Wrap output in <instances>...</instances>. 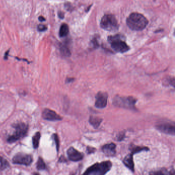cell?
<instances>
[{"label": "cell", "mask_w": 175, "mask_h": 175, "mask_svg": "<svg viewBox=\"0 0 175 175\" xmlns=\"http://www.w3.org/2000/svg\"><path fill=\"white\" fill-rule=\"evenodd\" d=\"M147 19L140 13H132L126 20V23L130 29L135 31L144 29L148 24Z\"/></svg>", "instance_id": "cell-1"}, {"label": "cell", "mask_w": 175, "mask_h": 175, "mask_svg": "<svg viewBox=\"0 0 175 175\" xmlns=\"http://www.w3.org/2000/svg\"><path fill=\"white\" fill-rule=\"evenodd\" d=\"M112 164L109 161L96 163L88 168L82 175H105L111 169Z\"/></svg>", "instance_id": "cell-2"}, {"label": "cell", "mask_w": 175, "mask_h": 175, "mask_svg": "<svg viewBox=\"0 0 175 175\" xmlns=\"http://www.w3.org/2000/svg\"><path fill=\"white\" fill-rule=\"evenodd\" d=\"M108 41L110 43L111 47L114 51L119 53H124L129 50V46L122 40L121 35L117 34L110 36Z\"/></svg>", "instance_id": "cell-3"}, {"label": "cell", "mask_w": 175, "mask_h": 175, "mask_svg": "<svg viewBox=\"0 0 175 175\" xmlns=\"http://www.w3.org/2000/svg\"><path fill=\"white\" fill-rule=\"evenodd\" d=\"M137 99L132 96L122 97L116 96L113 99V104L118 107L135 110Z\"/></svg>", "instance_id": "cell-4"}, {"label": "cell", "mask_w": 175, "mask_h": 175, "mask_svg": "<svg viewBox=\"0 0 175 175\" xmlns=\"http://www.w3.org/2000/svg\"><path fill=\"white\" fill-rule=\"evenodd\" d=\"M101 28L106 31H117L119 25L114 15H105L103 16L100 22Z\"/></svg>", "instance_id": "cell-5"}, {"label": "cell", "mask_w": 175, "mask_h": 175, "mask_svg": "<svg viewBox=\"0 0 175 175\" xmlns=\"http://www.w3.org/2000/svg\"><path fill=\"white\" fill-rule=\"evenodd\" d=\"M15 129V132L12 135L9 136L7 139L8 142L10 143L15 142L21 138L25 136L28 129V126L27 125L20 122L14 125Z\"/></svg>", "instance_id": "cell-6"}, {"label": "cell", "mask_w": 175, "mask_h": 175, "mask_svg": "<svg viewBox=\"0 0 175 175\" xmlns=\"http://www.w3.org/2000/svg\"><path fill=\"white\" fill-rule=\"evenodd\" d=\"M33 157L30 155L24 153H18L12 158V162L16 164L29 166L33 162Z\"/></svg>", "instance_id": "cell-7"}, {"label": "cell", "mask_w": 175, "mask_h": 175, "mask_svg": "<svg viewBox=\"0 0 175 175\" xmlns=\"http://www.w3.org/2000/svg\"><path fill=\"white\" fill-rule=\"evenodd\" d=\"M156 128L159 131L165 134L175 135V127L174 124H172L169 122H163L159 124L156 126Z\"/></svg>", "instance_id": "cell-8"}, {"label": "cell", "mask_w": 175, "mask_h": 175, "mask_svg": "<svg viewBox=\"0 0 175 175\" xmlns=\"http://www.w3.org/2000/svg\"><path fill=\"white\" fill-rule=\"evenodd\" d=\"M108 95L106 92H99L96 96L95 107L99 109H103L107 105Z\"/></svg>", "instance_id": "cell-9"}, {"label": "cell", "mask_w": 175, "mask_h": 175, "mask_svg": "<svg viewBox=\"0 0 175 175\" xmlns=\"http://www.w3.org/2000/svg\"><path fill=\"white\" fill-rule=\"evenodd\" d=\"M42 117L45 120L49 121H59L62 119L56 112L49 109H45L43 111Z\"/></svg>", "instance_id": "cell-10"}, {"label": "cell", "mask_w": 175, "mask_h": 175, "mask_svg": "<svg viewBox=\"0 0 175 175\" xmlns=\"http://www.w3.org/2000/svg\"><path fill=\"white\" fill-rule=\"evenodd\" d=\"M67 155L70 160L73 161H79L83 159V154L74 147H70L67 151Z\"/></svg>", "instance_id": "cell-11"}, {"label": "cell", "mask_w": 175, "mask_h": 175, "mask_svg": "<svg viewBox=\"0 0 175 175\" xmlns=\"http://www.w3.org/2000/svg\"><path fill=\"white\" fill-rule=\"evenodd\" d=\"M116 144L113 143L106 144L103 147V152L107 156H114L116 154Z\"/></svg>", "instance_id": "cell-12"}, {"label": "cell", "mask_w": 175, "mask_h": 175, "mask_svg": "<svg viewBox=\"0 0 175 175\" xmlns=\"http://www.w3.org/2000/svg\"><path fill=\"white\" fill-rule=\"evenodd\" d=\"M133 154L128 155L123 160V164L132 172H134V162L133 160Z\"/></svg>", "instance_id": "cell-13"}, {"label": "cell", "mask_w": 175, "mask_h": 175, "mask_svg": "<svg viewBox=\"0 0 175 175\" xmlns=\"http://www.w3.org/2000/svg\"><path fill=\"white\" fill-rule=\"evenodd\" d=\"M102 119L96 117L91 116L89 118V123L95 128V129L98 128L102 122Z\"/></svg>", "instance_id": "cell-14"}, {"label": "cell", "mask_w": 175, "mask_h": 175, "mask_svg": "<svg viewBox=\"0 0 175 175\" xmlns=\"http://www.w3.org/2000/svg\"><path fill=\"white\" fill-rule=\"evenodd\" d=\"M68 33H69V28L68 25L66 24H63L60 29V37H66L67 36Z\"/></svg>", "instance_id": "cell-15"}, {"label": "cell", "mask_w": 175, "mask_h": 175, "mask_svg": "<svg viewBox=\"0 0 175 175\" xmlns=\"http://www.w3.org/2000/svg\"><path fill=\"white\" fill-rule=\"evenodd\" d=\"M41 138V134L40 132L36 133L33 137V144L34 149H37L39 147V143Z\"/></svg>", "instance_id": "cell-16"}, {"label": "cell", "mask_w": 175, "mask_h": 175, "mask_svg": "<svg viewBox=\"0 0 175 175\" xmlns=\"http://www.w3.org/2000/svg\"><path fill=\"white\" fill-rule=\"evenodd\" d=\"M60 52H61V55H62L63 56H65V57H69L71 55L70 49L67 46H66L65 45L62 44L60 46Z\"/></svg>", "instance_id": "cell-17"}, {"label": "cell", "mask_w": 175, "mask_h": 175, "mask_svg": "<svg viewBox=\"0 0 175 175\" xmlns=\"http://www.w3.org/2000/svg\"><path fill=\"white\" fill-rule=\"evenodd\" d=\"M168 174L167 169L163 168L156 171H152L150 173V175H168Z\"/></svg>", "instance_id": "cell-18"}, {"label": "cell", "mask_w": 175, "mask_h": 175, "mask_svg": "<svg viewBox=\"0 0 175 175\" xmlns=\"http://www.w3.org/2000/svg\"><path fill=\"white\" fill-rule=\"evenodd\" d=\"M37 168L38 170H44L46 168L45 163L42 158H39L38 160Z\"/></svg>", "instance_id": "cell-19"}, {"label": "cell", "mask_w": 175, "mask_h": 175, "mask_svg": "<svg viewBox=\"0 0 175 175\" xmlns=\"http://www.w3.org/2000/svg\"><path fill=\"white\" fill-rule=\"evenodd\" d=\"M9 166V163L6 159L0 157V169L4 170Z\"/></svg>", "instance_id": "cell-20"}, {"label": "cell", "mask_w": 175, "mask_h": 175, "mask_svg": "<svg viewBox=\"0 0 175 175\" xmlns=\"http://www.w3.org/2000/svg\"><path fill=\"white\" fill-rule=\"evenodd\" d=\"M132 152V154H136V153H139V152H141L142 151L148 150L147 147H133L131 149Z\"/></svg>", "instance_id": "cell-21"}, {"label": "cell", "mask_w": 175, "mask_h": 175, "mask_svg": "<svg viewBox=\"0 0 175 175\" xmlns=\"http://www.w3.org/2000/svg\"><path fill=\"white\" fill-rule=\"evenodd\" d=\"M53 136H54V140H55L56 144V150H57V151L58 152L59 148V137H58V135H57L56 134H54Z\"/></svg>", "instance_id": "cell-22"}, {"label": "cell", "mask_w": 175, "mask_h": 175, "mask_svg": "<svg viewBox=\"0 0 175 175\" xmlns=\"http://www.w3.org/2000/svg\"><path fill=\"white\" fill-rule=\"evenodd\" d=\"M46 29H47V27H46L45 25H43V24H40V25L38 26V31L42 32V31H45Z\"/></svg>", "instance_id": "cell-23"}, {"label": "cell", "mask_w": 175, "mask_h": 175, "mask_svg": "<svg viewBox=\"0 0 175 175\" xmlns=\"http://www.w3.org/2000/svg\"><path fill=\"white\" fill-rule=\"evenodd\" d=\"M58 16L60 19H63L64 17V13L62 11H59L58 12Z\"/></svg>", "instance_id": "cell-24"}, {"label": "cell", "mask_w": 175, "mask_h": 175, "mask_svg": "<svg viewBox=\"0 0 175 175\" xmlns=\"http://www.w3.org/2000/svg\"><path fill=\"white\" fill-rule=\"evenodd\" d=\"M88 153H92V152H94V148H91V147H88Z\"/></svg>", "instance_id": "cell-25"}, {"label": "cell", "mask_w": 175, "mask_h": 175, "mask_svg": "<svg viewBox=\"0 0 175 175\" xmlns=\"http://www.w3.org/2000/svg\"><path fill=\"white\" fill-rule=\"evenodd\" d=\"M39 20L40 22H44L45 21V19L43 16H40L39 17Z\"/></svg>", "instance_id": "cell-26"}, {"label": "cell", "mask_w": 175, "mask_h": 175, "mask_svg": "<svg viewBox=\"0 0 175 175\" xmlns=\"http://www.w3.org/2000/svg\"><path fill=\"white\" fill-rule=\"evenodd\" d=\"M168 175H175V172H174V170L168 172Z\"/></svg>", "instance_id": "cell-27"}, {"label": "cell", "mask_w": 175, "mask_h": 175, "mask_svg": "<svg viewBox=\"0 0 175 175\" xmlns=\"http://www.w3.org/2000/svg\"><path fill=\"white\" fill-rule=\"evenodd\" d=\"M9 52V50H8L6 52V53H5V55L4 56V59H7V56H8V54Z\"/></svg>", "instance_id": "cell-28"}, {"label": "cell", "mask_w": 175, "mask_h": 175, "mask_svg": "<svg viewBox=\"0 0 175 175\" xmlns=\"http://www.w3.org/2000/svg\"><path fill=\"white\" fill-rule=\"evenodd\" d=\"M73 78H67V82H70V81H73Z\"/></svg>", "instance_id": "cell-29"}, {"label": "cell", "mask_w": 175, "mask_h": 175, "mask_svg": "<svg viewBox=\"0 0 175 175\" xmlns=\"http://www.w3.org/2000/svg\"><path fill=\"white\" fill-rule=\"evenodd\" d=\"M34 175H39V174H36V173H35V174H34Z\"/></svg>", "instance_id": "cell-30"}]
</instances>
